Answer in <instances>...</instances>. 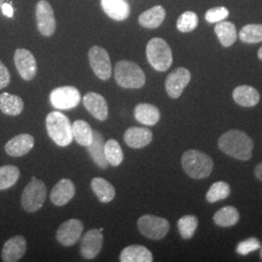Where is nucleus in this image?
I'll use <instances>...</instances> for the list:
<instances>
[{"instance_id":"obj_19","label":"nucleus","mask_w":262,"mask_h":262,"mask_svg":"<svg viewBox=\"0 0 262 262\" xmlns=\"http://www.w3.org/2000/svg\"><path fill=\"white\" fill-rule=\"evenodd\" d=\"M123 140L132 149H142L152 141V132L147 127L133 126L125 131Z\"/></svg>"},{"instance_id":"obj_18","label":"nucleus","mask_w":262,"mask_h":262,"mask_svg":"<svg viewBox=\"0 0 262 262\" xmlns=\"http://www.w3.org/2000/svg\"><path fill=\"white\" fill-rule=\"evenodd\" d=\"M75 186L69 179L58 181L51 191V201L56 206H63L75 195Z\"/></svg>"},{"instance_id":"obj_29","label":"nucleus","mask_w":262,"mask_h":262,"mask_svg":"<svg viewBox=\"0 0 262 262\" xmlns=\"http://www.w3.org/2000/svg\"><path fill=\"white\" fill-rule=\"evenodd\" d=\"M72 133L76 142L83 147H89L94 139V130L91 125L82 120L75 121L72 124Z\"/></svg>"},{"instance_id":"obj_16","label":"nucleus","mask_w":262,"mask_h":262,"mask_svg":"<svg viewBox=\"0 0 262 262\" xmlns=\"http://www.w3.org/2000/svg\"><path fill=\"white\" fill-rule=\"evenodd\" d=\"M34 137L28 133H23L15 136L5 145V151L10 157L20 158L28 155L34 147Z\"/></svg>"},{"instance_id":"obj_7","label":"nucleus","mask_w":262,"mask_h":262,"mask_svg":"<svg viewBox=\"0 0 262 262\" xmlns=\"http://www.w3.org/2000/svg\"><path fill=\"white\" fill-rule=\"evenodd\" d=\"M137 226L141 234L156 241L164 238L170 229L167 220L154 215H142L137 222Z\"/></svg>"},{"instance_id":"obj_31","label":"nucleus","mask_w":262,"mask_h":262,"mask_svg":"<svg viewBox=\"0 0 262 262\" xmlns=\"http://www.w3.org/2000/svg\"><path fill=\"white\" fill-rule=\"evenodd\" d=\"M105 157L109 165L112 166H119L122 164L123 160V152H122V147L119 144V142L115 139H110L105 143Z\"/></svg>"},{"instance_id":"obj_35","label":"nucleus","mask_w":262,"mask_h":262,"mask_svg":"<svg viewBox=\"0 0 262 262\" xmlns=\"http://www.w3.org/2000/svg\"><path fill=\"white\" fill-rule=\"evenodd\" d=\"M239 37L244 43L253 44L262 41V25H247L239 32Z\"/></svg>"},{"instance_id":"obj_33","label":"nucleus","mask_w":262,"mask_h":262,"mask_svg":"<svg viewBox=\"0 0 262 262\" xmlns=\"http://www.w3.org/2000/svg\"><path fill=\"white\" fill-rule=\"evenodd\" d=\"M198 226V219L195 215L182 216L178 222V229L183 239L188 240L193 237Z\"/></svg>"},{"instance_id":"obj_10","label":"nucleus","mask_w":262,"mask_h":262,"mask_svg":"<svg viewBox=\"0 0 262 262\" xmlns=\"http://www.w3.org/2000/svg\"><path fill=\"white\" fill-rule=\"evenodd\" d=\"M36 21L38 30L44 36H52L56 31L55 13L50 3L46 0H40L36 5Z\"/></svg>"},{"instance_id":"obj_20","label":"nucleus","mask_w":262,"mask_h":262,"mask_svg":"<svg viewBox=\"0 0 262 262\" xmlns=\"http://www.w3.org/2000/svg\"><path fill=\"white\" fill-rule=\"evenodd\" d=\"M104 12L115 20H124L129 17L130 6L127 0H101Z\"/></svg>"},{"instance_id":"obj_39","label":"nucleus","mask_w":262,"mask_h":262,"mask_svg":"<svg viewBox=\"0 0 262 262\" xmlns=\"http://www.w3.org/2000/svg\"><path fill=\"white\" fill-rule=\"evenodd\" d=\"M11 82V75H10L8 68L0 60V91L6 88Z\"/></svg>"},{"instance_id":"obj_42","label":"nucleus","mask_w":262,"mask_h":262,"mask_svg":"<svg viewBox=\"0 0 262 262\" xmlns=\"http://www.w3.org/2000/svg\"><path fill=\"white\" fill-rule=\"evenodd\" d=\"M257 55H258V57H259V59H261L262 60V47L258 50V53H257Z\"/></svg>"},{"instance_id":"obj_38","label":"nucleus","mask_w":262,"mask_h":262,"mask_svg":"<svg viewBox=\"0 0 262 262\" xmlns=\"http://www.w3.org/2000/svg\"><path fill=\"white\" fill-rule=\"evenodd\" d=\"M260 248V242L256 238H250L238 245L237 253L241 255H247L248 253L254 252Z\"/></svg>"},{"instance_id":"obj_13","label":"nucleus","mask_w":262,"mask_h":262,"mask_svg":"<svg viewBox=\"0 0 262 262\" xmlns=\"http://www.w3.org/2000/svg\"><path fill=\"white\" fill-rule=\"evenodd\" d=\"M83 228L84 225L81 221L77 219L68 220L58 227L56 232V240L64 247L73 246L80 240Z\"/></svg>"},{"instance_id":"obj_25","label":"nucleus","mask_w":262,"mask_h":262,"mask_svg":"<svg viewBox=\"0 0 262 262\" xmlns=\"http://www.w3.org/2000/svg\"><path fill=\"white\" fill-rule=\"evenodd\" d=\"M91 187L94 194L101 203H109L116 196V189L111 183L103 178L96 177L92 180Z\"/></svg>"},{"instance_id":"obj_23","label":"nucleus","mask_w":262,"mask_h":262,"mask_svg":"<svg viewBox=\"0 0 262 262\" xmlns=\"http://www.w3.org/2000/svg\"><path fill=\"white\" fill-rule=\"evenodd\" d=\"M120 260L122 262H151L154 260L150 250L140 245H131L122 250Z\"/></svg>"},{"instance_id":"obj_1","label":"nucleus","mask_w":262,"mask_h":262,"mask_svg":"<svg viewBox=\"0 0 262 262\" xmlns=\"http://www.w3.org/2000/svg\"><path fill=\"white\" fill-rule=\"evenodd\" d=\"M217 145L221 150L234 159L249 160L253 155V140L243 131L225 132L220 137Z\"/></svg>"},{"instance_id":"obj_11","label":"nucleus","mask_w":262,"mask_h":262,"mask_svg":"<svg viewBox=\"0 0 262 262\" xmlns=\"http://www.w3.org/2000/svg\"><path fill=\"white\" fill-rule=\"evenodd\" d=\"M14 62L19 76L25 81H31L37 73V62L27 49H18L14 55Z\"/></svg>"},{"instance_id":"obj_4","label":"nucleus","mask_w":262,"mask_h":262,"mask_svg":"<svg viewBox=\"0 0 262 262\" xmlns=\"http://www.w3.org/2000/svg\"><path fill=\"white\" fill-rule=\"evenodd\" d=\"M115 79L124 89H140L146 84V76L140 66L130 60H121L115 66Z\"/></svg>"},{"instance_id":"obj_12","label":"nucleus","mask_w":262,"mask_h":262,"mask_svg":"<svg viewBox=\"0 0 262 262\" xmlns=\"http://www.w3.org/2000/svg\"><path fill=\"white\" fill-rule=\"evenodd\" d=\"M191 74L187 68L179 67L172 71L166 78L165 90L171 98H179L183 94L188 83L190 82Z\"/></svg>"},{"instance_id":"obj_36","label":"nucleus","mask_w":262,"mask_h":262,"mask_svg":"<svg viewBox=\"0 0 262 262\" xmlns=\"http://www.w3.org/2000/svg\"><path fill=\"white\" fill-rule=\"evenodd\" d=\"M198 26V17L194 12L187 11L183 13L177 20V28L181 32H190Z\"/></svg>"},{"instance_id":"obj_6","label":"nucleus","mask_w":262,"mask_h":262,"mask_svg":"<svg viewBox=\"0 0 262 262\" xmlns=\"http://www.w3.org/2000/svg\"><path fill=\"white\" fill-rule=\"evenodd\" d=\"M47 196V187L43 181L32 177L31 182L25 187L23 193L20 203L24 210L28 213H34L40 210Z\"/></svg>"},{"instance_id":"obj_9","label":"nucleus","mask_w":262,"mask_h":262,"mask_svg":"<svg viewBox=\"0 0 262 262\" xmlns=\"http://www.w3.org/2000/svg\"><path fill=\"white\" fill-rule=\"evenodd\" d=\"M89 60L94 74L102 81H107L112 76V64L108 52L99 46H94L89 51Z\"/></svg>"},{"instance_id":"obj_41","label":"nucleus","mask_w":262,"mask_h":262,"mask_svg":"<svg viewBox=\"0 0 262 262\" xmlns=\"http://www.w3.org/2000/svg\"><path fill=\"white\" fill-rule=\"evenodd\" d=\"M254 173H255V176L256 178L259 179L260 181H262V163H259L255 169H254Z\"/></svg>"},{"instance_id":"obj_44","label":"nucleus","mask_w":262,"mask_h":262,"mask_svg":"<svg viewBox=\"0 0 262 262\" xmlns=\"http://www.w3.org/2000/svg\"><path fill=\"white\" fill-rule=\"evenodd\" d=\"M261 255H262V253H261Z\"/></svg>"},{"instance_id":"obj_27","label":"nucleus","mask_w":262,"mask_h":262,"mask_svg":"<svg viewBox=\"0 0 262 262\" xmlns=\"http://www.w3.org/2000/svg\"><path fill=\"white\" fill-rule=\"evenodd\" d=\"M166 12L162 6H155L145 11L139 16L138 21L142 27L146 28H157L163 23Z\"/></svg>"},{"instance_id":"obj_3","label":"nucleus","mask_w":262,"mask_h":262,"mask_svg":"<svg viewBox=\"0 0 262 262\" xmlns=\"http://www.w3.org/2000/svg\"><path fill=\"white\" fill-rule=\"evenodd\" d=\"M46 127L50 138L59 147H66L73 141L72 124L63 113L51 112L46 118Z\"/></svg>"},{"instance_id":"obj_14","label":"nucleus","mask_w":262,"mask_h":262,"mask_svg":"<svg viewBox=\"0 0 262 262\" xmlns=\"http://www.w3.org/2000/svg\"><path fill=\"white\" fill-rule=\"evenodd\" d=\"M103 234L100 229H91L82 238L81 254L85 259H94L102 250Z\"/></svg>"},{"instance_id":"obj_22","label":"nucleus","mask_w":262,"mask_h":262,"mask_svg":"<svg viewBox=\"0 0 262 262\" xmlns=\"http://www.w3.org/2000/svg\"><path fill=\"white\" fill-rule=\"evenodd\" d=\"M134 117L138 122L148 126L157 124L160 120L159 108L149 103L138 104L134 109Z\"/></svg>"},{"instance_id":"obj_34","label":"nucleus","mask_w":262,"mask_h":262,"mask_svg":"<svg viewBox=\"0 0 262 262\" xmlns=\"http://www.w3.org/2000/svg\"><path fill=\"white\" fill-rule=\"evenodd\" d=\"M230 186L225 182H216L209 188L206 194L207 201L209 203H215L220 200L225 199L230 194Z\"/></svg>"},{"instance_id":"obj_32","label":"nucleus","mask_w":262,"mask_h":262,"mask_svg":"<svg viewBox=\"0 0 262 262\" xmlns=\"http://www.w3.org/2000/svg\"><path fill=\"white\" fill-rule=\"evenodd\" d=\"M19 169L15 165H4L0 167V190L13 187L19 178Z\"/></svg>"},{"instance_id":"obj_43","label":"nucleus","mask_w":262,"mask_h":262,"mask_svg":"<svg viewBox=\"0 0 262 262\" xmlns=\"http://www.w3.org/2000/svg\"><path fill=\"white\" fill-rule=\"evenodd\" d=\"M3 3H4V0H0V9H1V6Z\"/></svg>"},{"instance_id":"obj_26","label":"nucleus","mask_w":262,"mask_h":262,"mask_svg":"<svg viewBox=\"0 0 262 262\" xmlns=\"http://www.w3.org/2000/svg\"><path fill=\"white\" fill-rule=\"evenodd\" d=\"M25 103L15 94L3 93L0 94V111L7 116H19L23 112Z\"/></svg>"},{"instance_id":"obj_5","label":"nucleus","mask_w":262,"mask_h":262,"mask_svg":"<svg viewBox=\"0 0 262 262\" xmlns=\"http://www.w3.org/2000/svg\"><path fill=\"white\" fill-rule=\"evenodd\" d=\"M146 55L151 67L159 72L168 70L173 62L171 48L161 38L150 39L146 48Z\"/></svg>"},{"instance_id":"obj_24","label":"nucleus","mask_w":262,"mask_h":262,"mask_svg":"<svg viewBox=\"0 0 262 262\" xmlns=\"http://www.w3.org/2000/svg\"><path fill=\"white\" fill-rule=\"evenodd\" d=\"M235 102L243 107H253L260 99L259 93L250 85H239L233 91Z\"/></svg>"},{"instance_id":"obj_28","label":"nucleus","mask_w":262,"mask_h":262,"mask_svg":"<svg viewBox=\"0 0 262 262\" xmlns=\"http://www.w3.org/2000/svg\"><path fill=\"white\" fill-rule=\"evenodd\" d=\"M215 32L219 38L221 44L224 47H230L233 45L237 39V29L236 27L230 21H220L216 23Z\"/></svg>"},{"instance_id":"obj_21","label":"nucleus","mask_w":262,"mask_h":262,"mask_svg":"<svg viewBox=\"0 0 262 262\" xmlns=\"http://www.w3.org/2000/svg\"><path fill=\"white\" fill-rule=\"evenodd\" d=\"M105 141L103 136L99 131H94V139L92 144L88 147V151L94 163L101 169H107L109 163L105 157Z\"/></svg>"},{"instance_id":"obj_17","label":"nucleus","mask_w":262,"mask_h":262,"mask_svg":"<svg viewBox=\"0 0 262 262\" xmlns=\"http://www.w3.org/2000/svg\"><path fill=\"white\" fill-rule=\"evenodd\" d=\"M83 104L86 111L96 120L104 122L108 118V104L101 94L89 93L83 98Z\"/></svg>"},{"instance_id":"obj_15","label":"nucleus","mask_w":262,"mask_h":262,"mask_svg":"<svg viewBox=\"0 0 262 262\" xmlns=\"http://www.w3.org/2000/svg\"><path fill=\"white\" fill-rule=\"evenodd\" d=\"M28 243L24 236L16 235L8 239L2 248L1 257L4 262L19 261L27 252Z\"/></svg>"},{"instance_id":"obj_2","label":"nucleus","mask_w":262,"mask_h":262,"mask_svg":"<svg viewBox=\"0 0 262 262\" xmlns=\"http://www.w3.org/2000/svg\"><path fill=\"white\" fill-rule=\"evenodd\" d=\"M182 167L190 178H208L214 167L213 159L200 150H188L182 156Z\"/></svg>"},{"instance_id":"obj_30","label":"nucleus","mask_w":262,"mask_h":262,"mask_svg":"<svg viewBox=\"0 0 262 262\" xmlns=\"http://www.w3.org/2000/svg\"><path fill=\"white\" fill-rule=\"evenodd\" d=\"M240 214L238 210L232 206H226L220 209L214 215V222L222 227H230L239 222Z\"/></svg>"},{"instance_id":"obj_40","label":"nucleus","mask_w":262,"mask_h":262,"mask_svg":"<svg viewBox=\"0 0 262 262\" xmlns=\"http://www.w3.org/2000/svg\"><path fill=\"white\" fill-rule=\"evenodd\" d=\"M1 11L8 18H12L14 15V9H13L11 3H3L1 6Z\"/></svg>"},{"instance_id":"obj_8","label":"nucleus","mask_w":262,"mask_h":262,"mask_svg":"<svg viewBox=\"0 0 262 262\" xmlns=\"http://www.w3.org/2000/svg\"><path fill=\"white\" fill-rule=\"evenodd\" d=\"M50 101L57 110H71L81 102V94L74 86H59L50 94Z\"/></svg>"},{"instance_id":"obj_37","label":"nucleus","mask_w":262,"mask_h":262,"mask_svg":"<svg viewBox=\"0 0 262 262\" xmlns=\"http://www.w3.org/2000/svg\"><path fill=\"white\" fill-rule=\"evenodd\" d=\"M229 15V11L225 7H215L208 10L205 14V19L210 24H216L225 20Z\"/></svg>"}]
</instances>
